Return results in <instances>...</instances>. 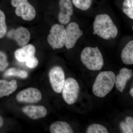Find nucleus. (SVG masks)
<instances>
[{
  "instance_id": "1",
  "label": "nucleus",
  "mask_w": 133,
  "mask_h": 133,
  "mask_svg": "<svg viewBox=\"0 0 133 133\" xmlns=\"http://www.w3.org/2000/svg\"><path fill=\"white\" fill-rule=\"evenodd\" d=\"M93 33L105 40L116 38L118 34L117 27L111 18L107 14L96 15L93 23Z\"/></svg>"
},
{
  "instance_id": "2",
  "label": "nucleus",
  "mask_w": 133,
  "mask_h": 133,
  "mask_svg": "<svg viewBox=\"0 0 133 133\" xmlns=\"http://www.w3.org/2000/svg\"><path fill=\"white\" fill-rule=\"evenodd\" d=\"M115 78V74L112 71L100 72L93 85L94 94L98 97H104L113 88Z\"/></svg>"
},
{
  "instance_id": "3",
  "label": "nucleus",
  "mask_w": 133,
  "mask_h": 133,
  "mask_svg": "<svg viewBox=\"0 0 133 133\" xmlns=\"http://www.w3.org/2000/svg\"><path fill=\"white\" fill-rule=\"evenodd\" d=\"M81 62L91 71L99 70L104 64V60L101 52L98 47H86L81 55Z\"/></svg>"
},
{
  "instance_id": "4",
  "label": "nucleus",
  "mask_w": 133,
  "mask_h": 133,
  "mask_svg": "<svg viewBox=\"0 0 133 133\" xmlns=\"http://www.w3.org/2000/svg\"><path fill=\"white\" fill-rule=\"evenodd\" d=\"M66 31L62 24H54L51 28L47 41L54 49L63 48L65 44Z\"/></svg>"
},
{
  "instance_id": "5",
  "label": "nucleus",
  "mask_w": 133,
  "mask_h": 133,
  "mask_svg": "<svg viewBox=\"0 0 133 133\" xmlns=\"http://www.w3.org/2000/svg\"><path fill=\"white\" fill-rule=\"evenodd\" d=\"M11 4L16 8L15 13L17 16L24 21H32L36 16L35 9L28 0H11Z\"/></svg>"
},
{
  "instance_id": "6",
  "label": "nucleus",
  "mask_w": 133,
  "mask_h": 133,
  "mask_svg": "<svg viewBox=\"0 0 133 133\" xmlns=\"http://www.w3.org/2000/svg\"><path fill=\"white\" fill-rule=\"evenodd\" d=\"M62 92L64 101L68 104H73L77 99L79 94V86L77 81L72 78L66 79Z\"/></svg>"
},
{
  "instance_id": "7",
  "label": "nucleus",
  "mask_w": 133,
  "mask_h": 133,
  "mask_svg": "<svg viewBox=\"0 0 133 133\" xmlns=\"http://www.w3.org/2000/svg\"><path fill=\"white\" fill-rule=\"evenodd\" d=\"M49 77L53 90L57 93L62 92L65 81L64 72L62 67L58 66L52 67L49 72Z\"/></svg>"
},
{
  "instance_id": "8",
  "label": "nucleus",
  "mask_w": 133,
  "mask_h": 133,
  "mask_svg": "<svg viewBox=\"0 0 133 133\" xmlns=\"http://www.w3.org/2000/svg\"><path fill=\"white\" fill-rule=\"evenodd\" d=\"M66 38L65 45L70 50L74 48L78 39L83 35V31L79 28L78 24L75 22L69 23L65 29Z\"/></svg>"
},
{
  "instance_id": "9",
  "label": "nucleus",
  "mask_w": 133,
  "mask_h": 133,
  "mask_svg": "<svg viewBox=\"0 0 133 133\" xmlns=\"http://www.w3.org/2000/svg\"><path fill=\"white\" fill-rule=\"evenodd\" d=\"M16 98L18 102L26 103H36L42 99L41 91L37 88L30 87L18 93Z\"/></svg>"
},
{
  "instance_id": "10",
  "label": "nucleus",
  "mask_w": 133,
  "mask_h": 133,
  "mask_svg": "<svg viewBox=\"0 0 133 133\" xmlns=\"http://www.w3.org/2000/svg\"><path fill=\"white\" fill-rule=\"evenodd\" d=\"M59 11L58 15L59 22L63 25H66L70 22L73 15V9L71 0H59Z\"/></svg>"
},
{
  "instance_id": "11",
  "label": "nucleus",
  "mask_w": 133,
  "mask_h": 133,
  "mask_svg": "<svg viewBox=\"0 0 133 133\" xmlns=\"http://www.w3.org/2000/svg\"><path fill=\"white\" fill-rule=\"evenodd\" d=\"M8 37L13 38L21 46L26 45L30 38V33L28 29L20 27L16 29H12L8 33Z\"/></svg>"
},
{
  "instance_id": "12",
  "label": "nucleus",
  "mask_w": 133,
  "mask_h": 133,
  "mask_svg": "<svg viewBox=\"0 0 133 133\" xmlns=\"http://www.w3.org/2000/svg\"><path fill=\"white\" fill-rule=\"evenodd\" d=\"M22 111L29 118L34 120L44 118L47 114L46 108L42 105L26 106L23 108Z\"/></svg>"
},
{
  "instance_id": "13",
  "label": "nucleus",
  "mask_w": 133,
  "mask_h": 133,
  "mask_svg": "<svg viewBox=\"0 0 133 133\" xmlns=\"http://www.w3.org/2000/svg\"><path fill=\"white\" fill-rule=\"evenodd\" d=\"M132 76L133 72L131 69L126 68L121 69L119 74L115 77V82L116 88L119 91L123 92L128 81L131 79Z\"/></svg>"
},
{
  "instance_id": "14",
  "label": "nucleus",
  "mask_w": 133,
  "mask_h": 133,
  "mask_svg": "<svg viewBox=\"0 0 133 133\" xmlns=\"http://www.w3.org/2000/svg\"><path fill=\"white\" fill-rule=\"evenodd\" d=\"M36 49L31 44L23 46L22 48L17 50L15 52V57L17 60L20 62H26L29 58L35 56Z\"/></svg>"
},
{
  "instance_id": "15",
  "label": "nucleus",
  "mask_w": 133,
  "mask_h": 133,
  "mask_svg": "<svg viewBox=\"0 0 133 133\" xmlns=\"http://www.w3.org/2000/svg\"><path fill=\"white\" fill-rule=\"evenodd\" d=\"M17 88L15 80L10 81L0 80V98L10 95L16 91Z\"/></svg>"
},
{
  "instance_id": "16",
  "label": "nucleus",
  "mask_w": 133,
  "mask_h": 133,
  "mask_svg": "<svg viewBox=\"0 0 133 133\" xmlns=\"http://www.w3.org/2000/svg\"><path fill=\"white\" fill-rule=\"evenodd\" d=\"M50 131L52 133H74L70 125L64 121H56L52 123L50 126Z\"/></svg>"
},
{
  "instance_id": "17",
  "label": "nucleus",
  "mask_w": 133,
  "mask_h": 133,
  "mask_svg": "<svg viewBox=\"0 0 133 133\" xmlns=\"http://www.w3.org/2000/svg\"><path fill=\"white\" fill-rule=\"evenodd\" d=\"M122 62L126 65L133 64V41L128 43L122 50L121 54Z\"/></svg>"
},
{
  "instance_id": "18",
  "label": "nucleus",
  "mask_w": 133,
  "mask_h": 133,
  "mask_svg": "<svg viewBox=\"0 0 133 133\" xmlns=\"http://www.w3.org/2000/svg\"><path fill=\"white\" fill-rule=\"evenodd\" d=\"M28 76V72L26 71L15 68H11L6 71L4 74L5 77L16 76L22 78H27Z\"/></svg>"
},
{
  "instance_id": "19",
  "label": "nucleus",
  "mask_w": 133,
  "mask_h": 133,
  "mask_svg": "<svg viewBox=\"0 0 133 133\" xmlns=\"http://www.w3.org/2000/svg\"><path fill=\"white\" fill-rule=\"evenodd\" d=\"M122 11L129 18L133 19V0H124L122 4Z\"/></svg>"
},
{
  "instance_id": "20",
  "label": "nucleus",
  "mask_w": 133,
  "mask_h": 133,
  "mask_svg": "<svg viewBox=\"0 0 133 133\" xmlns=\"http://www.w3.org/2000/svg\"><path fill=\"white\" fill-rule=\"evenodd\" d=\"M93 0H72L74 6L78 9L85 11L91 6Z\"/></svg>"
},
{
  "instance_id": "21",
  "label": "nucleus",
  "mask_w": 133,
  "mask_h": 133,
  "mask_svg": "<svg viewBox=\"0 0 133 133\" xmlns=\"http://www.w3.org/2000/svg\"><path fill=\"white\" fill-rule=\"evenodd\" d=\"M87 133H108L107 129L102 125L99 124H91L87 130Z\"/></svg>"
},
{
  "instance_id": "22",
  "label": "nucleus",
  "mask_w": 133,
  "mask_h": 133,
  "mask_svg": "<svg viewBox=\"0 0 133 133\" xmlns=\"http://www.w3.org/2000/svg\"><path fill=\"white\" fill-rule=\"evenodd\" d=\"M6 18L4 12L0 10V38H3L7 33Z\"/></svg>"
},
{
  "instance_id": "23",
  "label": "nucleus",
  "mask_w": 133,
  "mask_h": 133,
  "mask_svg": "<svg viewBox=\"0 0 133 133\" xmlns=\"http://www.w3.org/2000/svg\"><path fill=\"white\" fill-rule=\"evenodd\" d=\"M8 65L6 56L5 53L0 51V71H4Z\"/></svg>"
},
{
  "instance_id": "24",
  "label": "nucleus",
  "mask_w": 133,
  "mask_h": 133,
  "mask_svg": "<svg viewBox=\"0 0 133 133\" xmlns=\"http://www.w3.org/2000/svg\"><path fill=\"white\" fill-rule=\"evenodd\" d=\"M26 62L27 66L30 69L36 68L38 64V59L35 56L29 58Z\"/></svg>"
},
{
  "instance_id": "25",
  "label": "nucleus",
  "mask_w": 133,
  "mask_h": 133,
  "mask_svg": "<svg viewBox=\"0 0 133 133\" xmlns=\"http://www.w3.org/2000/svg\"><path fill=\"white\" fill-rule=\"evenodd\" d=\"M120 126L123 133H133V128L129 125L127 122H122L120 124Z\"/></svg>"
},
{
  "instance_id": "26",
  "label": "nucleus",
  "mask_w": 133,
  "mask_h": 133,
  "mask_svg": "<svg viewBox=\"0 0 133 133\" xmlns=\"http://www.w3.org/2000/svg\"><path fill=\"white\" fill-rule=\"evenodd\" d=\"M126 122L133 128V119L130 116H127L125 119Z\"/></svg>"
},
{
  "instance_id": "27",
  "label": "nucleus",
  "mask_w": 133,
  "mask_h": 133,
  "mask_svg": "<svg viewBox=\"0 0 133 133\" xmlns=\"http://www.w3.org/2000/svg\"><path fill=\"white\" fill-rule=\"evenodd\" d=\"M3 125V119L2 117L0 116V128Z\"/></svg>"
},
{
  "instance_id": "28",
  "label": "nucleus",
  "mask_w": 133,
  "mask_h": 133,
  "mask_svg": "<svg viewBox=\"0 0 133 133\" xmlns=\"http://www.w3.org/2000/svg\"><path fill=\"white\" fill-rule=\"evenodd\" d=\"M129 93H130V95H131V96H132V97H133V88H131V90H130V91H129Z\"/></svg>"
}]
</instances>
